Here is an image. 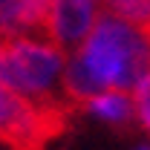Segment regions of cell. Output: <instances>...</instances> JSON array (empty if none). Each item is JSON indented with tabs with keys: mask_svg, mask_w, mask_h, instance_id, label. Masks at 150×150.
Returning a JSON list of instances; mask_svg holds the SVG:
<instances>
[{
	"mask_svg": "<svg viewBox=\"0 0 150 150\" xmlns=\"http://www.w3.org/2000/svg\"><path fill=\"white\" fill-rule=\"evenodd\" d=\"M150 69V38L115 15H98L90 35L64 64V98L81 107L104 90L130 93Z\"/></svg>",
	"mask_w": 150,
	"mask_h": 150,
	"instance_id": "cell-1",
	"label": "cell"
},
{
	"mask_svg": "<svg viewBox=\"0 0 150 150\" xmlns=\"http://www.w3.org/2000/svg\"><path fill=\"white\" fill-rule=\"evenodd\" d=\"M64 64L67 52L58 49L49 38L20 35L0 40V84L15 95L38 107H72L64 90Z\"/></svg>",
	"mask_w": 150,
	"mask_h": 150,
	"instance_id": "cell-2",
	"label": "cell"
},
{
	"mask_svg": "<svg viewBox=\"0 0 150 150\" xmlns=\"http://www.w3.org/2000/svg\"><path fill=\"white\" fill-rule=\"evenodd\" d=\"M67 104L38 107L0 84V142L9 150H43V144L67 127Z\"/></svg>",
	"mask_w": 150,
	"mask_h": 150,
	"instance_id": "cell-3",
	"label": "cell"
},
{
	"mask_svg": "<svg viewBox=\"0 0 150 150\" xmlns=\"http://www.w3.org/2000/svg\"><path fill=\"white\" fill-rule=\"evenodd\" d=\"M101 0H52L46 38L64 52H75L98 20Z\"/></svg>",
	"mask_w": 150,
	"mask_h": 150,
	"instance_id": "cell-4",
	"label": "cell"
},
{
	"mask_svg": "<svg viewBox=\"0 0 150 150\" xmlns=\"http://www.w3.org/2000/svg\"><path fill=\"white\" fill-rule=\"evenodd\" d=\"M87 112H93L95 118H101V121H107V124H127L136 118V112H133V98L127 93H121V90H104V93L93 95L90 101H84L81 104Z\"/></svg>",
	"mask_w": 150,
	"mask_h": 150,
	"instance_id": "cell-5",
	"label": "cell"
},
{
	"mask_svg": "<svg viewBox=\"0 0 150 150\" xmlns=\"http://www.w3.org/2000/svg\"><path fill=\"white\" fill-rule=\"evenodd\" d=\"M101 3L110 15L139 26L150 38V0H101Z\"/></svg>",
	"mask_w": 150,
	"mask_h": 150,
	"instance_id": "cell-6",
	"label": "cell"
},
{
	"mask_svg": "<svg viewBox=\"0 0 150 150\" xmlns=\"http://www.w3.org/2000/svg\"><path fill=\"white\" fill-rule=\"evenodd\" d=\"M133 112H136L139 124L150 133V69L142 75L139 84L133 87Z\"/></svg>",
	"mask_w": 150,
	"mask_h": 150,
	"instance_id": "cell-7",
	"label": "cell"
},
{
	"mask_svg": "<svg viewBox=\"0 0 150 150\" xmlns=\"http://www.w3.org/2000/svg\"><path fill=\"white\" fill-rule=\"evenodd\" d=\"M136 150H150V144H142V147H136Z\"/></svg>",
	"mask_w": 150,
	"mask_h": 150,
	"instance_id": "cell-8",
	"label": "cell"
}]
</instances>
